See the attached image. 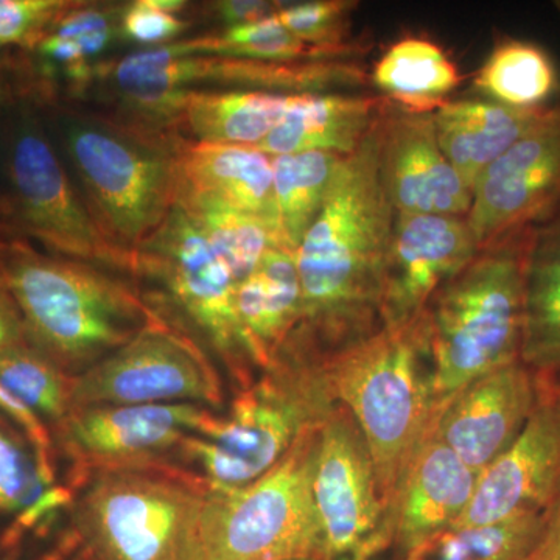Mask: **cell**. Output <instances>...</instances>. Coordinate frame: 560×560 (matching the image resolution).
<instances>
[{
	"label": "cell",
	"instance_id": "obj_1",
	"mask_svg": "<svg viewBox=\"0 0 560 560\" xmlns=\"http://www.w3.org/2000/svg\"><path fill=\"white\" fill-rule=\"evenodd\" d=\"M382 117L342 161L296 249L302 320L290 341L320 355L383 327V268L396 210L382 176Z\"/></svg>",
	"mask_w": 560,
	"mask_h": 560
},
{
	"label": "cell",
	"instance_id": "obj_2",
	"mask_svg": "<svg viewBox=\"0 0 560 560\" xmlns=\"http://www.w3.org/2000/svg\"><path fill=\"white\" fill-rule=\"evenodd\" d=\"M320 361L335 401L363 434L386 511L441 407L429 313L383 326Z\"/></svg>",
	"mask_w": 560,
	"mask_h": 560
},
{
	"label": "cell",
	"instance_id": "obj_3",
	"mask_svg": "<svg viewBox=\"0 0 560 560\" xmlns=\"http://www.w3.org/2000/svg\"><path fill=\"white\" fill-rule=\"evenodd\" d=\"M0 283L32 337L62 363L95 364L161 323L135 291L95 265L39 253L5 231Z\"/></svg>",
	"mask_w": 560,
	"mask_h": 560
},
{
	"label": "cell",
	"instance_id": "obj_4",
	"mask_svg": "<svg viewBox=\"0 0 560 560\" xmlns=\"http://www.w3.org/2000/svg\"><path fill=\"white\" fill-rule=\"evenodd\" d=\"M62 145L106 241L136 260L167 220L178 190L183 140L90 114L60 117Z\"/></svg>",
	"mask_w": 560,
	"mask_h": 560
},
{
	"label": "cell",
	"instance_id": "obj_5",
	"mask_svg": "<svg viewBox=\"0 0 560 560\" xmlns=\"http://www.w3.org/2000/svg\"><path fill=\"white\" fill-rule=\"evenodd\" d=\"M533 228L478 250L430 302L431 350L440 404L469 383L521 360L523 275Z\"/></svg>",
	"mask_w": 560,
	"mask_h": 560
},
{
	"label": "cell",
	"instance_id": "obj_6",
	"mask_svg": "<svg viewBox=\"0 0 560 560\" xmlns=\"http://www.w3.org/2000/svg\"><path fill=\"white\" fill-rule=\"evenodd\" d=\"M268 371L267 378L235 401L226 419H217L191 444L212 490L259 480L337 408L320 357L287 346Z\"/></svg>",
	"mask_w": 560,
	"mask_h": 560
},
{
	"label": "cell",
	"instance_id": "obj_7",
	"mask_svg": "<svg viewBox=\"0 0 560 560\" xmlns=\"http://www.w3.org/2000/svg\"><path fill=\"white\" fill-rule=\"evenodd\" d=\"M98 83H108L121 106L130 110L132 117L127 121L171 131L180 98L197 86L327 94L364 86L368 73L353 61L268 62L180 55L172 43L106 61Z\"/></svg>",
	"mask_w": 560,
	"mask_h": 560
},
{
	"label": "cell",
	"instance_id": "obj_8",
	"mask_svg": "<svg viewBox=\"0 0 560 560\" xmlns=\"http://www.w3.org/2000/svg\"><path fill=\"white\" fill-rule=\"evenodd\" d=\"M320 425L259 480L205 497L202 560H323L313 497Z\"/></svg>",
	"mask_w": 560,
	"mask_h": 560
},
{
	"label": "cell",
	"instance_id": "obj_9",
	"mask_svg": "<svg viewBox=\"0 0 560 560\" xmlns=\"http://www.w3.org/2000/svg\"><path fill=\"white\" fill-rule=\"evenodd\" d=\"M5 145L11 212L18 226L55 256L138 272V264L114 248L92 219L44 131L31 98L14 102Z\"/></svg>",
	"mask_w": 560,
	"mask_h": 560
},
{
	"label": "cell",
	"instance_id": "obj_10",
	"mask_svg": "<svg viewBox=\"0 0 560 560\" xmlns=\"http://www.w3.org/2000/svg\"><path fill=\"white\" fill-rule=\"evenodd\" d=\"M202 503L180 482L113 471L84 493L79 518L98 560H202Z\"/></svg>",
	"mask_w": 560,
	"mask_h": 560
},
{
	"label": "cell",
	"instance_id": "obj_11",
	"mask_svg": "<svg viewBox=\"0 0 560 560\" xmlns=\"http://www.w3.org/2000/svg\"><path fill=\"white\" fill-rule=\"evenodd\" d=\"M313 497L323 560H370L381 552L386 511L363 434L337 405L319 429Z\"/></svg>",
	"mask_w": 560,
	"mask_h": 560
},
{
	"label": "cell",
	"instance_id": "obj_12",
	"mask_svg": "<svg viewBox=\"0 0 560 560\" xmlns=\"http://www.w3.org/2000/svg\"><path fill=\"white\" fill-rule=\"evenodd\" d=\"M219 383L197 349L162 323L88 368L70 388L80 408L219 404Z\"/></svg>",
	"mask_w": 560,
	"mask_h": 560
},
{
	"label": "cell",
	"instance_id": "obj_13",
	"mask_svg": "<svg viewBox=\"0 0 560 560\" xmlns=\"http://www.w3.org/2000/svg\"><path fill=\"white\" fill-rule=\"evenodd\" d=\"M138 272L165 283L180 307L230 363H253L235 311L238 283L180 206L138 253Z\"/></svg>",
	"mask_w": 560,
	"mask_h": 560
},
{
	"label": "cell",
	"instance_id": "obj_14",
	"mask_svg": "<svg viewBox=\"0 0 560 560\" xmlns=\"http://www.w3.org/2000/svg\"><path fill=\"white\" fill-rule=\"evenodd\" d=\"M559 209L560 106H550L477 180L467 223L481 249Z\"/></svg>",
	"mask_w": 560,
	"mask_h": 560
},
{
	"label": "cell",
	"instance_id": "obj_15",
	"mask_svg": "<svg viewBox=\"0 0 560 560\" xmlns=\"http://www.w3.org/2000/svg\"><path fill=\"white\" fill-rule=\"evenodd\" d=\"M560 499V390L540 389L517 440L478 475L469 506L452 526H485L547 514Z\"/></svg>",
	"mask_w": 560,
	"mask_h": 560
},
{
	"label": "cell",
	"instance_id": "obj_16",
	"mask_svg": "<svg viewBox=\"0 0 560 560\" xmlns=\"http://www.w3.org/2000/svg\"><path fill=\"white\" fill-rule=\"evenodd\" d=\"M478 250L466 217L396 213L383 268V326H401L427 313L434 294Z\"/></svg>",
	"mask_w": 560,
	"mask_h": 560
},
{
	"label": "cell",
	"instance_id": "obj_17",
	"mask_svg": "<svg viewBox=\"0 0 560 560\" xmlns=\"http://www.w3.org/2000/svg\"><path fill=\"white\" fill-rule=\"evenodd\" d=\"M381 165L397 215H469L471 191L438 142L433 114L389 105L382 117Z\"/></svg>",
	"mask_w": 560,
	"mask_h": 560
},
{
	"label": "cell",
	"instance_id": "obj_18",
	"mask_svg": "<svg viewBox=\"0 0 560 560\" xmlns=\"http://www.w3.org/2000/svg\"><path fill=\"white\" fill-rule=\"evenodd\" d=\"M539 393L533 370L515 361L482 375L442 404L436 415L438 433L480 475L517 440Z\"/></svg>",
	"mask_w": 560,
	"mask_h": 560
},
{
	"label": "cell",
	"instance_id": "obj_19",
	"mask_svg": "<svg viewBox=\"0 0 560 560\" xmlns=\"http://www.w3.org/2000/svg\"><path fill=\"white\" fill-rule=\"evenodd\" d=\"M477 481V471L442 441L434 418L386 510L381 551L394 544L404 555L431 534L455 525L469 506Z\"/></svg>",
	"mask_w": 560,
	"mask_h": 560
},
{
	"label": "cell",
	"instance_id": "obj_20",
	"mask_svg": "<svg viewBox=\"0 0 560 560\" xmlns=\"http://www.w3.org/2000/svg\"><path fill=\"white\" fill-rule=\"evenodd\" d=\"M124 5L75 2L61 11L32 49L25 51L32 91L49 98L58 91L70 97L88 94L101 80L106 54L120 38Z\"/></svg>",
	"mask_w": 560,
	"mask_h": 560
},
{
	"label": "cell",
	"instance_id": "obj_21",
	"mask_svg": "<svg viewBox=\"0 0 560 560\" xmlns=\"http://www.w3.org/2000/svg\"><path fill=\"white\" fill-rule=\"evenodd\" d=\"M195 404L125 405L81 408L69 423L73 444L95 459L125 460L154 455L208 433L217 419Z\"/></svg>",
	"mask_w": 560,
	"mask_h": 560
},
{
	"label": "cell",
	"instance_id": "obj_22",
	"mask_svg": "<svg viewBox=\"0 0 560 560\" xmlns=\"http://www.w3.org/2000/svg\"><path fill=\"white\" fill-rule=\"evenodd\" d=\"M390 103L375 95L298 94L282 121L254 149L270 158L326 151L348 158L355 153Z\"/></svg>",
	"mask_w": 560,
	"mask_h": 560
},
{
	"label": "cell",
	"instance_id": "obj_23",
	"mask_svg": "<svg viewBox=\"0 0 560 560\" xmlns=\"http://www.w3.org/2000/svg\"><path fill=\"white\" fill-rule=\"evenodd\" d=\"M235 311L254 364L270 370L302 320L296 253L271 246L235 293Z\"/></svg>",
	"mask_w": 560,
	"mask_h": 560
},
{
	"label": "cell",
	"instance_id": "obj_24",
	"mask_svg": "<svg viewBox=\"0 0 560 560\" xmlns=\"http://www.w3.org/2000/svg\"><path fill=\"white\" fill-rule=\"evenodd\" d=\"M547 108L515 109L489 98L447 102L433 113L438 142L467 189L541 119Z\"/></svg>",
	"mask_w": 560,
	"mask_h": 560
},
{
	"label": "cell",
	"instance_id": "obj_25",
	"mask_svg": "<svg viewBox=\"0 0 560 560\" xmlns=\"http://www.w3.org/2000/svg\"><path fill=\"white\" fill-rule=\"evenodd\" d=\"M178 186L219 198L279 228L272 158L254 147L183 140L178 151Z\"/></svg>",
	"mask_w": 560,
	"mask_h": 560
},
{
	"label": "cell",
	"instance_id": "obj_26",
	"mask_svg": "<svg viewBox=\"0 0 560 560\" xmlns=\"http://www.w3.org/2000/svg\"><path fill=\"white\" fill-rule=\"evenodd\" d=\"M298 94L246 90H197L183 95L175 131L191 142L257 147L289 113Z\"/></svg>",
	"mask_w": 560,
	"mask_h": 560
},
{
	"label": "cell",
	"instance_id": "obj_27",
	"mask_svg": "<svg viewBox=\"0 0 560 560\" xmlns=\"http://www.w3.org/2000/svg\"><path fill=\"white\" fill-rule=\"evenodd\" d=\"M521 361L560 370V209L533 228L523 275Z\"/></svg>",
	"mask_w": 560,
	"mask_h": 560
},
{
	"label": "cell",
	"instance_id": "obj_28",
	"mask_svg": "<svg viewBox=\"0 0 560 560\" xmlns=\"http://www.w3.org/2000/svg\"><path fill=\"white\" fill-rule=\"evenodd\" d=\"M372 83L396 108L433 114L448 102V94L459 86L460 75L438 44L410 36L394 43L375 62Z\"/></svg>",
	"mask_w": 560,
	"mask_h": 560
},
{
	"label": "cell",
	"instance_id": "obj_29",
	"mask_svg": "<svg viewBox=\"0 0 560 560\" xmlns=\"http://www.w3.org/2000/svg\"><path fill=\"white\" fill-rule=\"evenodd\" d=\"M176 205L194 221L210 248L230 268L238 285L259 265L268 248H289L276 224L219 198L178 186Z\"/></svg>",
	"mask_w": 560,
	"mask_h": 560
},
{
	"label": "cell",
	"instance_id": "obj_30",
	"mask_svg": "<svg viewBox=\"0 0 560 560\" xmlns=\"http://www.w3.org/2000/svg\"><path fill=\"white\" fill-rule=\"evenodd\" d=\"M345 156L326 151L272 158L276 217L287 246L296 253L323 209Z\"/></svg>",
	"mask_w": 560,
	"mask_h": 560
},
{
	"label": "cell",
	"instance_id": "obj_31",
	"mask_svg": "<svg viewBox=\"0 0 560 560\" xmlns=\"http://www.w3.org/2000/svg\"><path fill=\"white\" fill-rule=\"evenodd\" d=\"M475 86L489 101L515 109L547 108L559 91L558 69L537 44L522 39L500 40L482 68Z\"/></svg>",
	"mask_w": 560,
	"mask_h": 560
},
{
	"label": "cell",
	"instance_id": "obj_32",
	"mask_svg": "<svg viewBox=\"0 0 560 560\" xmlns=\"http://www.w3.org/2000/svg\"><path fill=\"white\" fill-rule=\"evenodd\" d=\"M547 514L533 512L485 526H448L412 545L400 560H528Z\"/></svg>",
	"mask_w": 560,
	"mask_h": 560
},
{
	"label": "cell",
	"instance_id": "obj_33",
	"mask_svg": "<svg viewBox=\"0 0 560 560\" xmlns=\"http://www.w3.org/2000/svg\"><path fill=\"white\" fill-rule=\"evenodd\" d=\"M180 55L238 58V60L268 62L352 61L337 51L311 46L287 31L278 18L224 28L217 35L175 40Z\"/></svg>",
	"mask_w": 560,
	"mask_h": 560
},
{
	"label": "cell",
	"instance_id": "obj_34",
	"mask_svg": "<svg viewBox=\"0 0 560 560\" xmlns=\"http://www.w3.org/2000/svg\"><path fill=\"white\" fill-rule=\"evenodd\" d=\"M359 2L352 0H311L280 2L276 18L280 24L311 46L341 54L353 60L363 54L364 44L350 39V18Z\"/></svg>",
	"mask_w": 560,
	"mask_h": 560
},
{
	"label": "cell",
	"instance_id": "obj_35",
	"mask_svg": "<svg viewBox=\"0 0 560 560\" xmlns=\"http://www.w3.org/2000/svg\"><path fill=\"white\" fill-rule=\"evenodd\" d=\"M0 383L36 415L62 418L70 394L49 361L16 346L0 355Z\"/></svg>",
	"mask_w": 560,
	"mask_h": 560
},
{
	"label": "cell",
	"instance_id": "obj_36",
	"mask_svg": "<svg viewBox=\"0 0 560 560\" xmlns=\"http://www.w3.org/2000/svg\"><path fill=\"white\" fill-rule=\"evenodd\" d=\"M51 504L32 460L0 431V512L25 511L36 517Z\"/></svg>",
	"mask_w": 560,
	"mask_h": 560
},
{
	"label": "cell",
	"instance_id": "obj_37",
	"mask_svg": "<svg viewBox=\"0 0 560 560\" xmlns=\"http://www.w3.org/2000/svg\"><path fill=\"white\" fill-rule=\"evenodd\" d=\"M70 0H0V54L27 51Z\"/></svg>",
	"mask_w": 560,
	"mask_h": 560
},
{
	"label": "cell",
	"instance_id": "obj_38",
	"mask_svg": "<svg viewBox=\"0 0 560 560\" xmlns=\"http://www.w3.org/2000/svg\"><path fill=\"white\" fill-rule=\"evenodd\" d=\"M189 28L190 22L176 14L164 13L151 0H135L121 9L120 38L150 49L175 43Z\"/></svg>",
	"mask_w": 560,
	"mask_h": 560
},
{
	"label": "cell",
	"instance_id": "obj_39",
	"mask_svg": "<svg viewBox=\"0 0 560 560\" xmlns=\"http://www.w3.org/2000/svg\"><path fill=\"white\" fill-rule=\"evenodd\" d=\"M280 2H267V0H219L209 5L213 18L223 22L224 27H237V25L254 24L276 16Z\"/></svg>",
	"mask_w": 560,
	"mask_h": 560
},
{
	"label": "cell",
	"instance_id": "obj_40",
	"mask_svg": "<svg viewBox=\"0 0 560 560\" xmlns=\"http://www.w3.org/2000/svg\"><path fill=\"white\" fill-rule=\"evenodd\" d=\"M0 410L24 429L40 451H46L47 445H49V438H47L46 429H44L39 416L32 408H28L24 401L18 399L13 393H10L2 383H0Z\"/></svg>",
	"mask_w": 560,
	"mask_h": 560
},
{
	"label": "cell",
	"instance_id": "obj_41",
	"mask_svg": "<svg viewBox=\"0 0 560 560\" xmlns=\"http://www.w3.org/2000/svg\"><path fill=\"white\" fill-rule=\"evenodd\" d=\"M528 560H560V499L548 511L540 539Z\"/></svg>",
	"mask_w": 560,
	"mask_h": 560
},
{
	"label": "cell",
	"instance_id": "obj_42",
	"mask_svg": "<svg viewBox=\"0 0 560 560\" xmlns=\"http://www.w3.org/2000/svg\"><path fill=\"white\" fill-rule=\"evenodd\" d=\"M14 302L0 290V355L7 350L21 346V329L24 324L18 319Z\"/></svg>",
	"mask_w": 560,
	"mask_h": 560
},
{
	"label": "cell",
	"instance_id": "obj_43",
	"mask_svg": "<svg viewBox=\"0 0 560 560\" xmlns=\"http://www.w3.org/2000/svg\"><path fill=\"white\" fill-rule=\"evenodd\" d=\"M7 94L5 86H3V81L0 80V113H2L3 106H5Z\"/></svg>",
	"mask_w": 560,
	"mask_h": 560
},
{
	"label": "cell",
	"instance_id": "obj_44",
	"mask_svg": "<svg viewBox=\"0 0 560 560\" xmlns=\"http://www.w3.org/2000/svg\"><path fill=\"white\" fill-rule=\"evenodd\" d=\"M307 560H315V559H307Z\"/></svg>",
	"mask_w": 560,
	"mask_h": 560
}]
</instances>
